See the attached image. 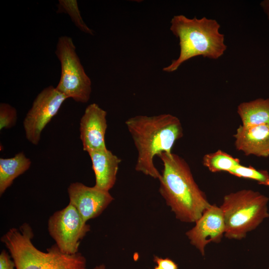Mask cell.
Returning a JSON list of instances; mask_svg holds the SVG:
<instances>
[{"label": "cell", "mask_w": 269, "mask_h": 269, "mask_svg": "<svg viewBox=\"0 0 269 269\" xmlns=\"http://www.w3.org/2000/svg\"><path fill=\"white\" fill-rule=\"evenodd\" d=\"M157 156L163 168L159 179V192L176 218L184 223H195L211 204L195 182L184 158L171 153Z\"/></svg>", "instance_id": "1"}, {"label": "cell", "mask_w": 269, "mask_h": 269, "mask_svg": "<svg viewBox=\"0 0 269 269\" xmlns=\"http://www.w3.org/2000/svg\"><path fill=\"white\" fill-rule=\"evenodd\" d=\"M137 152L135 170L154 179L161 173L154 164L155 156L171 153L175 142L183 135L179 119L170 114L138 115L125 122Z\"/></svg>", "instance_id": "2"}, {"label": "cell", "mask_w": 269, "mask_h": 269, "mask_svg": "<svg viewBox=\"0 0 269 269\" xmlns=\"http://www.w3.org/2000/svg\"><path fill=\"white\" fill-rule=\"evenodd\" d=\"M170 23V30L179 39L180 53L177 59L163 68L165 72H173L185 61L198 56L218 59L226 50L224 35L220 32V25L215 19L189 18L180 14L174 16Z\"/></svg>", "instance_id": "3"}, {"label": "cell", "mask_w": 269, "mask_h": 269, "mask_svg": "<svg viewBox=\"0 0 269 269\" xmlns=\"http://www.w3.org/2000/svg\"><path fill=\"white\" fill-rule=\"evenodd\" d=\"M33 237L27 223L11 228L1 237L16 269H87L86 259L81 253L65 254L56 244L42 252L33 244Z\"/></svg>", "instance_id": "4"}, {"label": "cell", "mask_w": 269, "mask_h": 269, "mask_svg": "<svg viewBox=\"0 0 269 269\" xmlns=\"http://www.w3.org/2000/svg\"><path fill=\"white\" fill-rule=\"evenodd\" d=\"M269 198L258 191L242 189L224 196L220 206L224 216V236L242 240L269 217Z\"/></svg>", "instance_id": "5"}, {"label": "cell", "mask_w": 269, "mask_h": 269, "mask_svg": "<svg viewBox=\"0 0 269 269\" xmlns=\"http://www.w3.org/2000/svg\"><path fill=\"white\" fill-rule=\"evenodd\" d=\"M55 53L61 64L60 78L56 89L68 99L87 103L92 91L91 81L80 62L72 39L67 36L59 37Z\"/></svg>", "instance_id": "6"}, {"label": "cell", "mask_w": 269, "mask_h": 269, "mask_svg": "<svg viewBox=\"0 0 269 269\" xmlns=\"http://www.w3.org/2000/svg\"><path fill=\"white\" fill-rule=\"evenodd\" d=\"M48 230L56 245L63 253H78L80 241L90 230L77 209L69 203L63 209L55 212L48 222Z\"/></svg>", "instance_id": "7"}, {"label": "cell", "mask_w": 269, "mask_h": 269, "mask_svg": "<svg viewBox=\"0 0 269 269\" xmlns=\"http://www.w3.org/2000/svg\"><path fill=\"white\" fill-rule=\"evenodd\" d=\"M67 99L52 86L44 88L37 95L23 122L25 137L29 142L38 144L43 130Z\"/></svg>", "instance_id": "8"}, {"label": "cell", "mask_w": 269, "mask_h": 269, "mask_svg": "<svg viewBox=\"0 0 269 269\" xmlns=\"http://www.w3.org/2000/svg\"><path fill=\"white\" fill-rule=\"evenodd\" d=\"M195 223L185 235L190 243L204 256L206 246L210 243H219L224 236L225 225L220 207L211 204Z\"/></svg>", "instance_id": "9"}, {"label": "cell", "mask_w": 269, "mask_h": 269, "mask_svg": "<svg viewBox=\"0 0 269 269\" xmlns=\"http://www.w3.org/2000/svg\"><path fill=\"white\" fill-rule=\"evenodd\" d=\"M68 193L69 203L77 209L86 223L99 216L114 200L109 191L79 182L70 184Z\"/></svg>", "instance_id": "10"}, {"label": "cell", "mask_w": 269, "mask_h": 269, "mask_svg": "<svg viewBox=\"0 0 269 269\" xmlns=\"http://www.w3.org/2000/svg\"><path fill=\"white\" fill-rule=\"evenodd\" d=\"M107 115V112L95 103L86 108L80 122V137L84 151L107 148L105 140Z\"/></svg>", "instance_id": "11"}, {"label": "cell", "mask_w": 269, "mask_h": 269, "mask_svg": "<svg viewBox=\"0 0 269 269\" xmlns=\"http://www.w3.org/2000/svg\"><path fill=\"white\" fill-rule=\"evenodd\" d=\"M237 150L246 155L269 156V126L259 125L245 127L240 125L234 134Z\"/></svg>", "instance_id": "12"}, {"label": "cell", "mask_w": 269, "mask_h": 269, "mask_svg": "<svg viewBox=\"0 0 269 269\" xmlns=\"http://www.w3.org/2000/svg\"><path fill=\"white\" fill-rule=\"evenodd\" d=\"M95 176V186L109 191L114 186L121 159L107 148L88 152Z\"/></svg>", "instance_id": "13"}, {"label": "cell", "mask_w": 269, "mask_h": 269, "mask_svg": "<svg viewBox=\"0 0 269 269\" xmlns=\"http://www.w3.org/2000/svg\"><path fill=\"white\" fill-rule=\"evenodd\" d=\"M242 126H269V99L258 98L240 103L237 108Z\"/></svg>", "instance_id": "14"}, {"label": "cell", "mask_w": 269, "mask_h": 269, "mask_svg": "<svg viewBox=\"0 0 269 269\" xmlns=\"http://www.w3.org/2000/svg\"><path fill=\"white\" fill-rule=\"evenodd\" d=\"M31 160L23 152L13 157L0 158V194L1 195L11 186L13 180L27 171L31 165Z\"/></svg>", "instance_id": "15"}, {"label": "cell", "mask_w": 269, "mask_h": 269, "mask_svg": "<svg viewBox=\"0 0 269 269\" xmlns=\"http://www.w3.org/2000/svg\"><path fill=\"white\" fill-rule=\"evenodd\" d=\"M202 164L212 172L226 171L228 173L240 164V160L221 149L205 154Z\"/></svg>", "instance_id": "16"}, {"label": "cell", "mask_w": 269, "mask_h": 269, "mask_svg": "<svg viewBox=\"0 0 269 269\" xmlns=\"http://www.w3.org/2000/svg\"><path fill=\"white\" fill-rule=\"evenodd\" d=\"M57 12L65 13L71 17L75 25L82 31L93 35V31L90 29L83 20L76 0H59Z\"/></svg>", "instance_id": "17"}, {"label": "cell", "mask_w": 269, "mask_h": 269, "mask_svg": "<svg viewBox=\"0 0 269 269\" xmlns=\"http://www.w3.org/2000/svg\"><path fill=\"white\" fill-rule=\"evenodd\" d=\"M240 178L256 181L259 184L269 187V173L266 170H259L251 165L245 166L241 164L229 172Z\"/></svg>", "instance_id": "18"}, {"label": "cell", "mask_w": 269, "mask_h": 269, "mask_svg": "<svg viewBox=\"0 0 269 269\" xmlns=\"http://www.w3.org/2000/svg\"><path fill=\"white\" fill-rule=\"evenodd\" d=\"M16 109L9 104H0V130L10 129L16 125L17 118Z\"/></svg>", "instance_id": "19"}, {"label": "cell", "mask_w": 269, "mask_h": 269, "mask_svg": "<svg viewBox=\"0 0 269 269\" xmlns=\"http://www.w3.org/2000/svg\"><path fill=\"white\" fill-rule=\"evenodd\" d=\"M153 261L161 269H178L177 265L168 258H162L154 256Z\"/></svg>", "instance_id": "20"}, {"label": "cell", "mask_w": 269, "mask_h": 269, "mask_svg": "<svg viewBox=\"0 0 269 269\" xmlns=\"http://www.w3.org/2000/svg\"><path fill=\"white\" fill-rule=\"evenodd\" d=\"M0 269H16L13 260L5 250H2L0 254Z\"/></svg>", "instance_id": "21"}, {"label": "cell", "mask_w": 269, "mask_h": 269, "mask_svg": "<svg viewBox=\"0 0 269 269\" xmlns=\"http://www.w3.org/2000/svg\"><path fill=\"white\" fill-rule=\"evenodd\" d=\"M261 6L267 15L269 20V0H265L261 2Z\"/></svg>", "instance_id": "22"}, {"label": "cell", "mask_w": 269, "mask_h": 269, "mask_svg": "<svg viewBox=\"0 0 269 269\" xmlns=\"http://www.w3.org/2000/svg\"><path fill=\"white\" fill-rule=\"evenodd\" d=\"M93 269H107L106 266L103 264H101L95 267Z\"/></svg>", "instance_id": "23"}, {"label": "cell", "mask_w": 269, "mask_h": 269, "mask_svg": "<svg viewBox=\"0 0 269 269\" xmlns=\"http://www.w3.org/2000/svg\"><path fill=\"white\" fill-rule=\"evenodd\" d=\"M268 269H269V268H268Z\"/></svg>", "instance_id": "24"}]
</instances>
